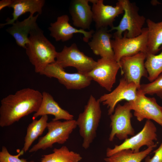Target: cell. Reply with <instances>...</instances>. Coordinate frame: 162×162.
Returning <instances> with one entry per match:
<instances>
[{"label":"cell","mask_w":162,"mask_h":162,"mask_svg":"<svg viewBox=\"0 0 162 162\" xmlns=\"http://www.w3.org/2000/svg\"><path fill=\"white\" fill-rule=\"evenodd\" d=\"M120 68L119 62L114 59L101 58L97 60L94 68L86 74L107 91L110 92Z\"/></svg>","instance_id":"7c38bea8"},{"label":"cell","mask_w":162,"mask_h":162,"mask_svg":"<svg viewBox=\"0 0 162 162\" xmlns=\"http://www.w3.org/2000/svg\"><path fill=\"white\" fill-rule=\"evenodd\" d=\"M122 4L124 14L119 24L113 26L109 30L116 32L113 34V37L122 38V34L126 31V36L129 38H134L140 35L142 32L143 26L145 23L146 18L138 14V8L134 3L128 0H118Z\"/></svg>","instance_id":"5b68a950"},{"label":"cell","mask_w":162,"mask_h":162,"mask_svg":"<svg viewBox=\"0 0 162 162\" xmlns=\"http://www.w3.org/2000/svg\"><path fill=\"white\" fill-rule=\"evenodd\" d=\"M161 50L158 55L150 53L146 55L145 66L148 74L147 78L151 82L162 73V46Z\"/></svg>","instance_id":"484cf974"},{"label":"cell","mask_w":162,"mask_h":162,"mask_svg":"<svg viewBox=\"0 0 162 162\" xmlns=\"http://www.w3.org/2000/svg\"><path fill=\"white\" fill-rule=\"evenodd\" d=\"M42 94L41 103L38 110L34 114L33 119H36L39 116L51 115L54 116L53 121L74 119V116L60 107L50 94L44 91Z\"/></svg>","instance_id":"d6986e66"},{"label":"cell","mask_w":162,"mask_h":162,"mask_svg":"<svg viewBox=\"0 0 162 162\" xmlns=\"http://www.w3.org/2000/svg\"><path fill=\"white\" fill-rule=\"evenodd\" d=\"M40 74L57 79L68 89L79 90L86 88L90 85L92 80L85 74L78 72H66L56 61L48 65Z\"/></svg>","instance_id":"30bf717a"},{"label":"cell","mask_w":162,"mask_h":162,"mask_svg":"<svg viewBox=\"0 0 162 162\" xmlns=\"http://www.w3.org/2000/svg\"><path fill=\"white\" fill-rule=\"evenodd\" d=\"M148 32L147 27L143 28L141 34L135 37H127L126 31L122 38L113 37L111 43L114 59L119 62L123 57L133 56L140 52L147 53Z\"/></svg>","instance_id":"8992f818"},{"label":"cell","mask_w":162,"mask_h":162,"mask_svg":"<svg viewBox=\"0 0 162 162\" xmlns=\"http://www.w3.org/2000/svg\"><path fill=\"white\" fill-rule=\"evenodd\" d=\"M52 151V153L43 155L40 162H79L82 159L80 154L70 150L66 146Z\"/></svg>","instance_id":"d4e9b609"},{"label":"cell","mask_w":162,"mask_h":162,"mask_svg":"<svg viewBox=\"0 0 162 162\" xmlns=\"http://www.w3.org/2000/svg\"><path fill=\"white\" fill-rule=\"evenodd\" d=\"M157 130L154 123L151 120H147L142 130L136 134L126 139L122 143L115 146L113 148H107L106 157L124 150L130 149L137 152L142 146H146L148 147L154 145L156 144L154 141L157 140Z\"/></svg>","instance_id":"52a82bcc"},{"label":"cell","mask_w":162,"mask_h":162,"mask_svg":"<svg viewBox=\"0 0 162 162\" xmlns=\"http://www.w3.org/2000/svg\"><path fill=\"white\" fill-rule=\"evenodd\" d=\"M13 0H2L0 1V10L8 7L9 8L13 2Z\"/></svg>","instance_id":"f546056e"},{"label":"cell","mask_w":162,"mask_h":162,"mask_svg":"<svg viewBox=\"0 0 162 162\" xmlns=\"http://www.w3.org/2000/svg\"><path fill=\"white\" fill-rule=\"evenodd\" d=\"M138 88L134 82L128 81L124 77L120 80L118 86L112 92L101 96L99 99L103 105L108 108V115L114 112L117 103L125 100L128 102L134 100L136 98Z\"/></svg>","instance_id":"4fadbf2b"},{"label":"cell","mask_w":162,"mask_h":162,"mask_svg":"<svg viewBox=\"0 0 162 162\" xmlns=\"http://www.w3.org/2000/svg\"><path fill=\"white\" fill-rule=\"evenodd\" d=\"M110 32L107 28L96 29L88 44L95 55L101 58L114 59L111 39L112 35Z\"/></svg>","instance_id":"ac0fdd59"},{"label":"cell","mask_w":162,"mask_h":162,"mask_svg":"<svg viewBox=\"0 0 162 162\" xmlns=\"http://www.w3.org/2000/svg\"><path fill=\"white\" fill-rule=\"evenodd\" d=\"M69 18L67 15L58 16L56 21L50 24L48 28L50 32V35L54 38L56 41L65 42L72 38L74 34L79 33L84 35L83 40L88 42L94 32L93 30L86 31L78 29L72 26L69 22Z\"/></svg>","instance_id":"2e32d148"},{"label":"cell","mask_w":162,"mask_h":162,"mask_svg":"<svg viewBox=\"0 0 162 162\" xmlns=\"http://www.w3.org/2000/svg\"><path fill=\"white\" fill-rule=\"evenodd\" d=\"M24 152L22 150L17 154L12 155L9 153L7 148L3 146L0 152V162H34L33 160L28 161L26 159L20 158L19 157L22 155Z\"/></svg>","instance_id":"83f0119b"},{"label":"cell","mask_w":162,"mask_h":162,"mask_svg":"<svg viewBox=\"0 0 162 162\" xmlns=\"http://www.w3.org/2000/svg\"><path fill=\"white\" fill-rule=\"evenodd\" d=\"M56 62L64 68L74 67L78 72L85 74L92 70L97 64V61L81 51L75 43L69 46H64L61 52H58Z\"/></svg>","instance_id":"ba28073f"},{"label":"cell","mask_w":162,"mask_h":162,"mask_svg":"<svg viewBox=\"0 0 162 162\" xmlns=\"http://www.w3.org/2000/svg\"><path fill=\"white\" fill-rule=\"evenodd\" d=\"M89 0L71 1L69 11L74 26L85 30L89 29L93 21V14Z\"/></svg>","instance_id":"e0dca14e"},{"label":"cell","mask_w":162,"mask_h":162,"mask_svg":"<svg viewBox=\"0 0 162 162\" xmlns=\"http://www.w3.org/2000/svg\"></svg>","instance_id":"4dcf8cb0"},{"label":"cell","mask_w":162,"mask_h":162,"mask_svg":"<svg viewBox=\"0 0 162 162\" xmlns=\"http://www.w3.org/2000/svg\"><path fill=\"white\" fill-rule=\"evenodd\" d=\"M146 54L139 52L131 56H124L120 60L119 63L122 74L128 81L134 83L138 90L140 86L141 78H148V74L145 66Z\"/></svg>","instance_id":"5bb4252c"},{"label":"cell","mask_w":162,"mask_h":162,"mask_svg":"<svg viewBox=\"0 0 162 162\" xmlns=\"http://www.w3.org/2000/svg\"><path fill=\"white\" fill-rule=\"evenodd\" d=\"M48 120V115H45L41 116L38 120L33 119L32 122L29 124L22 149L25 152L28 151L33 142L42 135L47 127Z\"/></svg>","instance_id":"603a6c76"},{"label":"cell","mask_w":162,"mask_h":162,"mask_svg":"<svg viewBox=\"0 0 162 162\" xmlns=\"http://www.w3.org/2000/svg\"><path fill=\"white\" fill-rule=\"evenodd\" d=\"M76 120L53 121L48 122V131L44 136L40 137L38 142L29 150L30 153L40 149L51 148L55 143L63 144L68 140L70 134L76 128Z\"/></svg>","instance_id":"277c9868"},{"label":"cell","mask_w":162,"mask_h":162,"mask_svg":"<svg viewBox=\"0 0 162 162\" xmlns=\"http://www.w3.org/2000/svg\"><path fill=\"white\" fill-rule=\"evenodd\" d=\"M100 102L91 95L83 111L80 113L76 123L82 139V147L87 149L96 136V132L101 116Z\"/></svg>","instance_id":"3957f363"},{"label":"cell","mask_w":162,"mask_h":162,"mask_svg":"<svg viewBox=\"0 0 162 162\" xmlns=\"http://www.w3.org/2000/svg\"><path fill=\"white\" fill-rule=\"evenodd\" d=\"M156 146V144L137 152H135L130 149L122 150L105 158L104 160L106 162H142Z\"/></svg>","instance_id":"cb8c5ba5"},{"label":"cell","mask_w":162,"mask_h":162,"mask_svg":"<svg viewBox=\"0 0 162 162\" xmlns=\"http://www.w3.org/2000/svg\"><path fill=\"white\" fill-rule=\"evenodd\" d=\"M128 102L138 121L145 119L152 120L162 126V107L154 97H147L138 90L136 99Z\"/></svg>","instance_id":"8fae6325"},{"label":"cell","mask_w":162,"mask_h":162,"mask_svg":"<svg viewBox=\"0 0 162 162\" xmlns=\"http://www.w3.org/2000/svg\"><path fill=\"white\" fill-rule=\"evenodd\" d=\"M146 21L148 31L147 53L156 54L162 46V20L155 22L148 19Z\"/></svg>","instance_id":"7402d4cb"},{"label":"cell","mask_w":162,"mask_h":162,"mask_svg":"<svg viewBox=\"0 0 162 162\" xmlns=\"http://www.w3.org/2000/svg\"><path fill=\"white\" fill-rule=\"evenodd\" d=\"M89 2L92 4L93 20L95 23L96 29L108 26L112 28L116 17L124 12L118 1L114 6L104 4L103 0H89Z\"/></svg>","instance_id":"9a60e30c"},{"label":"cell","mask_w":162,"mask_h":162,"mask_svg":"<svg viewBox=\"0 0 162 162\" xmlns=\"http://www.w3.org/2000/svg\"><path fill=\"white\" fill-rule=\"evenodd\" d=\"M45 2L44 0H13L9 7L13 9L12 18H8L6 22L0 24V28L13 24L20 16L28 12L33 15L35 13L41 14Z\"/></svg>","instance_id":"44dd1931"},{"label":"cell","mask_w":162,"mask_h":162,"mask_svg":"<svg viewBox=\"0 0 162 162\" xmlns=\"http://www.w3.org/2000/svg\"><path fill=\"white\" fill-rule=\"evenodd\" d=\"M128 102L124 105L118 104L110 115L111 132L109 140L112 141L115 136L120 140H126L129 135L134 136L135 131L131 123L132 115Z\"/></svg>","instance_id":"9c48e42d"},{"label":"cell","mask_w":162,"mask_h":162,"mask_svg":"<svg viewBox=\"0 0 162 162\" xmlns=\"http://www.w3.org/2000/svg\"><path fill=\"white\" fill-rule=\"evenodd\" d=\"M138 90L145 95L156 94L162 99V73L153 82L141 84Z\"/></svg>","instance_id":"4316f807"},{"label":"cell","mask_w":162,"mask_h":162,"mask_svg":"<svg viewBox=\"0 0 162 162\" xmlns=\"http://www.w3.org/2000/svg\"><path fill=\"white\" fill-rule=\"evenodd\" d=\"M39 15L38 14L35 16L30 14L27 18L21 21L17 20L6 30L20 47L26 48L29 41L28 35L33 29L38 26L36 21Z\"/></svg>","instance_id":"ffe728a7"},{"label":"cell","mask_w":162,"mask_h":162,"mask_svg":"<svg viewBox=\"0 0 162 162\" xmlns=\"http://www.w3.org/2000/svg\"><path fill=\"white\" fill-rule=\"evenodd\" d=\"M42 99V93L29 88L20 90L4 98L1 101L0 126H9L22 117L36 112Z\"/></svg>","instance_id":"6da1fadb"},{"label":"cell","mask_w":162,"mask_h":162,"mask_svg":"<svg viewBox=\"0 0 162 162\" xmlns=\"http://www.w3.org/2000/svg\"><path fill=\"white\" fill-rule=\"evenodd\" d=\"M26 53L35 71L40 74L49 64L55 62L58 52L38 26L30 32Z\"/></svg>","instance_id":"7a4b0ae2"},{"label":"cell","mask_w":162,"mask_h":162,"mask_svg":"<svg viewBox=\"0 0 162 162\" xmlns=\"http://www.w3.org/2000/svg\"><path fill=\"white\" fill-rule=\"evenodd\" d=\"M154 153V155L152 158L149 156L146 158L145 162H162V142Z\"/></svg>","instance_id":"f1b7e54d"}]
</instances>
